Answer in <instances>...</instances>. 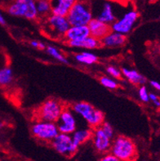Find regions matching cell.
Instances as JSON below:
<instances>
[{
	"instance_id": "7402d4cb",
	"label": "cell",
	"mask_w": 160,
	"mask_h": 161,
	"mask_svg": "<svg viewBox=\"0 0 160 161\" xmlns=\"http://www.w3.org/2000/svg\"><path fill=\"white\" fill-rule=\"evenodd\" d=\"M37 12L39 16L47 17L52 14V7L50 0H36Z\"/></svg>"
},
{
	"instance_id": "30bf717a",
	"label": "cell",
	"mask_w": 160,
	"mask_h": 161,
	"mask_svg": "<svg viewBox=\"0 0 160 161\" xmlns=\"http://www.w3.org/2000/svg\"><path fill=\"white\" fill-rule=\"evenodd\" d=\"M59 133L71 135L77 129V121L74 111L69 107H65L56 122Z\"/></svg>"
},
{
	"instance_id": "7a4b0ae2",
	"label": "cell",
	"mask_w": 160,
	"mask_h": 161,
	"mask_svg": "<svg viewBox=\"0 0 160 161\" xmlns=\"http://www.w3.org/2000/svg\"><path fill=\"white\" fill-rule=\"evenodd\" d=\"M109 151L119 161H133L137 155L136 144L125 136H118L113 138Z\"/></svg>"
},
{
	"instance_id": "d4e9b609",
	"label": "cell",
	"mask_w": 160,
	"mask_h": 161,
	"mask_svg": "<svg viewBox=\"0 0 160 161\" xmlns=\"http://www.w3.org/2000/svg\"><path fill=\"white\" fill-rule=\"evenodd\" d=\"M106 72L113 79H120L123 76L122 75L121 69H119V68L114 66V65H109V66H107Z\"/></svg>"
},
{
	"instance_id": "f1b7e54d",
	"label": "cell",
	"mask_w": 160,
	"mask_h": 161,
	"mask_svg": "<svg viewBox=\"0 0 160 161\" xmlns=\"http://www.w3.org/2000/svg\"><path fill=\"white\" fill-rule=\"evenodd\" d=\"M99 161H119L117 158L111 153H106L103 154L101 159H99Z\"/></svg>"
},
{
	"instance_id": "4fadbf2b",
	"label": "cell",
	"mask_w": 160,
	"mask_h": 161,
	"mask_svg": "<svg viewBox=\"0 0 160 161\" xmlns=\"http://www.w3.org/2000/svg\"><path fill=\"white\" fill-rule=\"evenodd\" d=\"M126 35L114 31H109L103 39H101V45L108 48H117L124 46L126 43Z\"/></svg>"
},
{
	"instance_id": "4dcf8cb0",
	"label": "cell",
	"mask_w": 160,
	"mask_h": 161,
	"mask_svg": "<svg viewBox=\"0 0 160 161\" xmlns=\"http://www.w3.org/2000/svg\"><path fill=\"white\" fill-rule=\"evenodd\" d=\"M150 85L152 86L154 88L158 90V91H160V83H158V82L154 81V80H151V81H150Z\"/></svg>"
},
{
	"instance_id": "836d02e7",
	"label": "cell",
	"mask_w": 160,
	"mask_h": 161,
	"mask_svg": "<svg viewBox=\"0 0 160 161\" xmlns=\"http://www.w3.org/2000/svg\"><path fill=\"white\" fill-rule=\"evenodd\" d=\"M3 127V123H0V129H2Z\"/></svg>"
},
{
	"instance_id": "5b68a950",
	"label": "cell",
	"mask_w": 160,
	"mask_h": 161,
	"mask_svg": "<svg viewBox=\"0 0 160 161\" xmlns=\"http://www.w3.org/2000/svg\"><path fill=\"white\" fill-rule=\"evenodd\" d=\"M65 107L61 101L50 98L43 102L35 111L37 120H43L56 123Z\"/></svg>"
},
{
	"instance_id": "7c38bea8",
	"label": "cell",
	"mask_w": 160,
	"mask_h": 161,
	"mask_svg": "<svg viewBox=\"0 0 160 161\" xmlns=\"http://www.w3.org/2000/svg\"><path fill=\"white\" fill-rule=\"evenodd\" d=\"M91 12H92V14L96 15L94 18L98 19L102 22L106 23L109 25L114 22L117 19L111 1L103 0V2L101 3L100 7H97L96 10H91Z\"/></svg>"
},
{
	"instance_id": "52a82bcc",
	"label": "cell",
	"mask_w": 160,
	"mask_h": 161,
	"mask_svg": "<svg viewBox=\"0 0 160 161\" xmlns=\"http://www.w3.org/2000/svg\"><path fill=\"white\" fill-rule=\"evenodd\" d=\"M31 133L39 141L51 142L59 134V130L56 123L36 120L31 126Z\"/></svg>"
},
{
	"instance_id": "83f0119b",
	"label": "cell",
	"mask_w": 160,
	"mask_h": 161,
	"mask_svg": "<svg viewBox=\"0 0 160 161\" xmlns=\"http://www.w3.org/2000/svg\"><path fill=\"white\" fill-rule=\"evenodd\" d=\"M149 98H150V102H152L157 108H160V98L157 96L156 94L152 93V92L149 93Z\"/></svg>"
},
{
	"instance_id": "5bb4252c",
	"label": "cell",
	"mask_w": 160,
	"mask_h": 161,
	"mask_svg": "<svg viewBox=\"0 0 160 161\" xmlns=\"http://www.w3.org/2000/svg\"><path fill=\"white\" fill-rule=\"evenodd\" d=\"M90 31V35L96 39L101 40L107 35L109 31H111L110 25L106 23H104L97 18H92L87 25Z\"/></svg>"
},
{
	"instance_id": "8fae6325",
	"label": "cell",
	"mask_w": 160,
	"mask_h": 161,
	"mask_svg": "<svg viewBox=\"0 0 160 161\" xmlns=\"http://www.w3.org/2000/svg\"><path fill=\"white\" fill-rule=\"evenodd\" d=\"M91 140L94 148L98 153L106 154L110 151L113 140L104 133L101 127L93 129Z\"/></svg>"
},
{
	"instance_id": "e575fe53",
	"label": "cell",
	"mask_w": 160,
	"mask_h": 161,
	"mask_svg": "<svg viewBox=\"0 0 160 161\" xmlns=\"http://www.w3.org/2000/svg\"><path fill=\"white\" fill-rule=\"evenodd\" d=\"M108 1H113V0H108Z\"/></svg>"
},
{
	"instance_id": "44dd1931",
	"label": "cell",
	"mask_w": 160,
	"mask_h": 161,
	"mask_svg": "<svg viewBox=\"0 0 160 161\" xmlns=\"http://www.w3.org/2000/svg\"><path fill=\"white\" fill-rule=\"evenodd\" d=\"M13 71L10 66H4L0 69V86L7 87L13 81Z\"/></svg>"
},
{
	"instance_id": "603a6c76",
	"label": "cell",
	"mask_w": 160,
	"mask_h": 161,
	"mask_svg": "<svg viewBox=\"0 0 160 161\" xmlns=\"http://www.w3.org/2000/svg\"><path fill=\"white\" fill-rule=\"evenodd\" d=\"M46 52H47V54L50 57L58 61L59 62H61L63 64L69 63V61L66 59V57L63 55L62 53L58 48H57L54 46H47V47H46Z\"/></svg>"
},
{
	"instance_id": "484cf974",
	"label": "cell",
	"mask_w": 160,
	"mask_h": 161,
	"mask_svg": "<svg viewBox=\"0 0 160 161\" xmlns=\"http://www.w3.org/2000/svg\"><path fill=\"white\" fill-rule=\"evenodd\" d=\"M100 127L102 128L104 133H106L108 137H110L111 139H113V137H114V130H113V126L109 123L105 121Z\"/></svg>"
},
{
	"instance_id": "2e32d148",
	"label": "cell",
	"mask_w": 160,
	"mask_h": 161,
	"mask_svg": "<svg viewBox=\"0 0 160 161\" xmlns=\"http://www.w3.org/2000/svg\"><path fill=\"white\" fill-rule=\"evenodd\" d=\"M77 0H50L52 14L66 16Z\"/></svg>"
},
{
	"instance_id": "1f68e13d",
	"label": "cell",
	"mask_w": 160,
	"mask_h": 161,
	"mask_svg": "<svg viewBox=\"0 0 160 161\" xmlns=\"http://www.w3.org/2000/svg\"><path fill=\"white\" fill-rule=\"evenodd\" d=\"M0 25H7V21L5 17L3 16V15L2 14V12H0Z\"/></svg>"
},
{
	"instance_id": "8992f818",
	"label": "cell",
	"mask_w": 160,
	"mask_h": 161,
	"mask_svg": "<svg viewBox=\"0 0 160 161\" xmlns=\"http://www.w3.org/2000/svg\"><path fill=\"white\" fill-rule=\"evenodd\" d=\"M8 12L11 16L36 20L39 17L36 8V0H13L8 7Z\"/></svg>"
},
{
	"instance_id": "9c48e42d",
	"label": "cell",
	"mask_w": 160,
	"mask_h": 161,
	"mask_svg": "<svg viewBox=\"0 0 160 161\" xmlns=\"http://www.w3.org/2000/svg\"><path fill=\"white\" fill-rule=\"evenodd\" d=\"M52 147L55 151L65 156H73L77 152L79 147L72 141L71 135L59 133L51 142Z\"/></svg>"
},
{
	"instance_id": "3957f363",
	"label": "cell",
	"mask_w": 160,
	"mask_h": 161,
	"mask_svg": "<svg viewBox=\"0 0 160 161\" xmlns=\"http://www.w3.org/2000/svg\"><path fill=\"white\" fill-rule=\"evenodd\" d=\"M66 18L70 25H87L93 18L90 3L87 0H77Z\"/></svg>"
},
{
	"instance_id": "6da1fadb",
	"label": "cell",
	"mask_w": 160,
	"mask_h": 161,
	"mask_svg": "<svg viewBox=\"0 0 160 161\" xmlns=\"http://www.w3.org/2000/svg\"><path fill=\"white\" fill-rule=\"evenodd\" d=\"M71 110L81 116L91 129L100 127L105 122V114L102 110L87 102H75L71 106Z\"/></svg>"
},
{
	"instance_id": "ba28073f",
	"label": "cell",
	"mask_w": 160,
	"mask_h": 161,
	"mask_svg": "<svg viewBox=\"0 0 160 161\" xmlns=\"http://www.w3.org/2000/svg\"><path fill=\"white\" fill-rule=\"evenodd\" d=\"M138 18L139 13L137 11L132 9L125 12L119 19H116L115 21L110 25V29L112 31L127 35L132 31Z\"/></svg>"
},
{
	"instance_id": "ffe728a7",
	"label": "cell",
	"mask_w": 160,
	"mask_h": 161,
	"mask_svg": "<svg viewBox=\"0 0 160 161\" xmlns=\"http://www.w3.org/2000/svg\"><path fill=\"white\" fill-rule=\"evenodd\" d=\"M75 61L85 65H91L97 63L98 61L97 56L91 52H82L74 56Z\"/></svg>"
},
{
	"instance_id": "ac0fdd59",
	"label": "cell",
	"mask_w": 160,
	"mask_h": 161,
	"mask_svg": "<svg viewBox=\"0 0 160 161\" xmlns=\"http://www.w3.org/2000/svg\"><path fill=\"white\" fill-rule=\"evenodd\" d=\"M121 71L122 75L134 85H143L146 83V77L136 69L124 67L121 69Z\"/></svg>"
},
{
	"instance_id": "277c9868",
	"label": "cell",
	"mask_w": 160,
	"mask_h": 161,
	"mask_svg": "<svg viewBox=\"0 0 160 161\" xmlns=\"http://www.w3.org/2000/svg\"><path fill=\"white\" fill-rule=\"evenodd\" d=\"M69 27L70 25L66 16L50 14L45 18L43 30L46 35L52 39H64Z\"/></svg>"
},
{
	"instance_id": "cb8c5ba5",
	"label": "cell",
	"mask_w": 160,
	"mask_h": 161,
	"mask_svg": "<svg viewBox=\"0 0 160 161\" xmlns=\"http://www.w3.org/2000/svg\"><path fill=\"white\" fill-rule=\"evenodd\" d=\"M100 83L102 84V86L108 89H117L119 87V84L115 80H113V78L109 77V76H102L100 78Z\"/></svg>"
},
{
	"instance_id": "4316f807",
	"label": "cell",
	"mask_w": 160,
	"mask_h": 161,
	"mask_svg": "<svg viewBox=\"0 0 160 161\" xmlns=\"http://www.w3.org/2000/svg\"><path fill=\"white\" fill-rule=\"evenodd\" d=\"M138 95H139V97H140L141 101L142 102H145V103H147V102H150V98H149V92L147 88H146V86L141 85L138 90Z\"/></svg>"
},
{
	"instance_id": "9a60e30c",
	"label": "cell",
	"mask_w": 160,
	"mask_h": 161,
	"mask_svg": "<svg viewBox=\"0 0 160 161\" xmlns=\"http://www.w3.org/2000/svg\"><path fill=\"white\" fill-rule=\"evenodd\" d=\"M90 35V31L87 25H70L65 33L64 39L65 42L81 40Z\"/></svg>"
},
{
	"instance_id": "d6986e66",
	"label": "cell",
	"mask_w": 160,
	"mask_h": 161,
	"mask_svg": "<svg viewBox=\"0 0 160 161\" xmlns=\"http://www.w3.org/2000/svg\"><path fill=\"white\" fill-rule=\"evenodd\" d=\"M91 136H92V130L91 129H81L79 130L76 129L71 134L72 141L78 147L91 140Z\"/></svg>"
},
{
	"instance_id": "d6a6232c",
	"label": "cell",
	"mask_w": 160,
	"mask_h": 161,
	"mask_svg": "<svg viewBox=\"0 0 160 161\" xmlns=\"http://www.w3.org/2000/svg\"><path fill=\"white\" fill-rule=\"evenodd\" d=\"M147 1H149L150 3H154L156 2V1H158V0H147Z\"/></svg>"
},
{
	"instance_id": "f546056e",
	"label": "cell",
	"mask_w": 160,
	"mask_h": 161,
	"mask_svg": "<svg viewBox=\"0 0 160 161\" xmlns=\"http://www.w3.org/2000/svg\"><path fill=\"white\" fill-rule=\"evenodd\" d=\"M30 44L32 47L34 48H38L41 49V50H43V49H46V45L44 44L42 42H39L38 40H31L30 42Z\"/></svg>"
},
{
	"instance_id": "e0dca14e",
	"label": "cell",
	"mask_w": 160,
	"mask_h": 161,
	"mask_svg": "<svg viewBox=\"0 0 160 161\" xmlns=\"http://www.w3.org/2000/svg\"><path fill=\"white\" fill-rule=\"evenodd\" d=\"M66 43L68 46L71 47L83 48L87 49V50H93V49H97L102 46L101 41L91 35L87 36L85 39H81V40L69 41V42H66Z\"/></svg>"
}]
</instances>
